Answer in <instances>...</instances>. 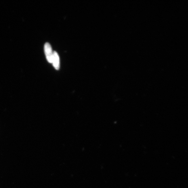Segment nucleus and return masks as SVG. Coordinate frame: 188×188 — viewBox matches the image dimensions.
Listing matches in <instances>:
<instances>
[{
	"instance_id": "f257e3e1",
	"label": "nucleus",
	"mask_w": 188,
	"mask_h": 188,
	"mask_svg": "<svg viewBox=\"0 0 188 188\" xmlns=\"http://www.w3.org/2000/svg\"><path fill=\"white\" fill-rule=\"evenodd\" d=\"M44 49L47 61L52 63L53 52L50 44L48 43H46L44 45Z\"/></svg>"
},
{
	"instance_id": "f03ea898",
	"label": "nucleus",
	"mask_w": 188,
	"mask_h": 188,
	"mask_svg": "<svg viewBox=\"0 0 188 188\" xmlns=\"http://www.w3.org/2000/svg\"><path fill=\"white\" fill-rule=\"evenodd\" d=\"M53 66L56 70H58L60 68V59L56 51L53 52V55L52 59V62Z\"/></svg>"
}]
</instances>
